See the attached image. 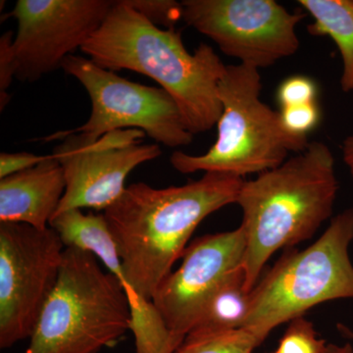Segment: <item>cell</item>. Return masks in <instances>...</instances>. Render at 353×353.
<instances>
[{
  "label": "cell",
  "mask_w": 353,
  "mask_h": 353,
  "mask_svg": "<svg viewBox=\"0 0 353 353\" xmlns=\"http://www.w3.org/2000/svg\"><path fill=\"white\" fill-rule=\"evenodd\" d=\"M243 182L240 176L209 172L201 180L165 189L132 183L104 211L127 282L139 296L152 301L197 226L236 203Z\"/></svg>",
  "instance_id": "1"
},
{
  "label": "cell",
  "mask_w": 353,
  "mask_h": 353,
  "mask_svg": "<svg viewBox=\"0 0 353 353\" xmlns=\"http://www.w3.org/2000/svg\"><path fill=\"white\" fill-rule=\"evenodd\" d=\"M81 50L110 71L131 70L150 77L171 95L192 134L209 131L222 114L218 85L226 66L214 50L199 44L194 54L176 29H161L115 1L101 27Z\"/></svg>",
  "instance_id": "2"
},
{
  "label": "cell",
  "mask_w": 353,
  "mask_h": 353,
  "mask_svg": "<svg viewBox=\"0 0 353 353\" xmlns=\"http://www.w3.org/2000/svg\"><path fill=\"white\" fill-rule=\"evenodd\" d=\"M338 192L333 153L320 141L309 143L277 168L243 182L236 203L243 213L248 292L272 255L314 236L333 214Z\"/></svg>",
  "instance_id": "3"
},
{
  "label": "cell",
  "mask_w": 353,
  "mask_h": 353,
  "mask_svg": "<svg viewBox=\"0 0 353 353\" xmlns=\"http://www.w3.org/2000/svg\"><path fill=\"white\" fill-rule=\"evenodd\" d=\"M131 318L120 281L94 255L67 248L26 353H99L129 331Z\"/></svg>",
  "instance_id": "4"
},
{
  "label": "cell",
  "mask_w": 353,
  "mask_h": 353,
  "mask_svg": "<svg viewBox=\"0 0 353 353\" xmlns=\"http://www.w3.org/2000/svg\"><path fill=\"white\" fill-rule=\"evenodd\" d=\"M261 88L259 69L226 66L218 85L223 110L214 145L201 155L174 152L172 166L183 174L214 172L243 178L277 168L290 153L303 152L307 136L285 129L281 113L260 99Z\"/></svg>",
  "instance_id": "5"
},
{
  "label": "cell",
  "mask_w": 353,
  "mask_h": 353,
  "mask_svg": "<svg viewBox=\"0 0 353 353\" xmlns=\"http://www.w3.org/2000/svg\"><path fill=\"white\" fill-rule=\"evenodd\" d=\"M353 208L333 218L324 234L303 250L288 248L250 290V308L243 328L266 340L284 323L318 304L353 299Z\"/></svg>",
  "instance_id": "6"
},
{
  "label": "cell",
  "mask_w": 353,
  "mask_h": 353,
  "mask_svg": "<svg viewBox=\"0 0 353 353\" xmlns=\"http://www.w3.org/2000/svg\"><path fill=\"white\" fill-rule=\"evenodd\" d=\"M61 68L81 83L92 102L87 122L61 134L94 143L109 132L136 129L169 148L187 146L194 141L180 109L163 88L131 82L74 54L65 58Z\"/></svg>",
  "instance_id": "7"
},
{
  "label": "cell",
  "mask_w": 353,
  "mask_h": 353,
  "mask_svg": "<svg viewBox=\"0 0 353 353\" xmlns=\"http://www.w3.org/2000/svg\"><path fill=\"white\" fill-rule=\"evenodd\" d=\"M65 245L51 227L0 223V347L31 338L54 289Z\"/></svg>",
  "instance_id": "8"
},
{
  "label": "cell",
  "mask_w": 353,
  "mask_h": 353,
  "mask_svg": "<svg viewBox=\"0 0 353 353\" xmlns=\"http://www.w3.org/2000/svg\"><path fill=\"white\" fill-rule=\"evenodd\" d=\"M183 20L241 64L267 68L299 50L296 27L306 14L274 0H183Z\"/></svg>",
  "instance_id": "9"
},
{
  "label": "cell",
  "mask_w": 353,
  "mask_h": 353,
  "mask_svg": "<svg viewBox=\"0 0 353 353\" xmlns=\"http://www.w3.org/2000/svg\"><path fill=\"white\" fill-rule=\"evenodd\" d=\"M145 134L141 130H119L94 143L60 132L44 138L62 141L52 154L63 168L66 190L55 215L71 209L105 211L115 203L127 189L129 174L162 154L157 143H141Z\"/></svg>",
  "instance_id": "10"
},
{
  "label": "cell",
  "mask_w": 353,
  "mask_h": 353,
  "mask_svg": "<svg viewBox=\"0 0 353 353\" xmlns=\"http://www.w3.org/2000/svg\"><path fill=\"white\" fill-rule=\"evenodd\" d=\"M111 0H18L9 16L17 21L14 37L16 76L34 83L61 68L108 18Z\"/></svg>",
  "instance_id": "11"
},
{
  "label": "cell",
  "mask_w": 353,
  "mask_h": 353,
  "mask_svg": "<svg viewBox=\"0 0 353 353\" xmlns=\"http://www.w3.org/2000/svg\"><path fill=\"white\" fill-rule=\"evenodd\" d=\"M246 250L243 227L205 234L185 248L182 264L158 288L152 303L172 334L185 338L221 285L243 270Z\"/></svg>",
  "instance_id": "12"
},
{
  "label": "cell",
  "mask_w": 353,
  "mask_h": 353,
  "mask_svg": "<svg viewBox=\"0 0 353 353\" xmlns=\"http://www.w3.org/2000/svg\"><path fill=\"white\" fill-rule=\"evenodd\" d=\"M66 190L64 171L51 153L41 164L0 180V223L50 227Z\"/></svg>",
  "instance_id": "13"
},
{
  "label": "cell",
  "mask_w": 353,
  "mask_h": 353,
  "mask_svg": "<svg viewBox=\"0 0 353 353\" xmlns=\"http://www.w3.org/2000/svg\"><path fill=\"white\" fill-rule=\"evenodd\" d=\"M50 227L60 236L65 248H77L94 255L120 281L130 306L143 299L127 282L115 239L104 214H83L81 209H71L53 216Z\"/></svg>",
  "instance_id": "14"
},
{
  "label": "cell",
  "mask_w": 353,
  "mask_h": 353,
  "mask_svg": "<svg viewBox=\"0 0 353 353\" xmlns=\"http://www.w3.org/2000/svg\"><path fill=\"white\" fill-rule=\"evenodd\" d=\"M299 3L314 19L308 25L312 36H328L340 50L343 59L341 90L353 92V0H299Z\"/></svg>",
  "instance_id": "15"
},
{
  "label": "cell",
  "mask_w": 353,
  "mask_h": 353,
  "mask_svg": "<svg viewBox=\"0 0 353 353\" xmlns=\"http://www.w3.org/2000/svg\"><path fill=\"white\" fill-rule=\"evenodd\" d=\"M245 270L221 285L206 304L192 333H216L243 328L250 313V292L245 287Z\"/></svg>",
  "instance_id": "16"
},
{
  "label": "cell",
  "mask_w": 353,
  "mask_h": 353,
  "mask_svg": "<svg viewBox=\"0 0 353 353\" xmlns=\"http://www.w3.org/2000/svg\"><path fill=\"white\" fill-rule=\"evenodd\" d=\"M248 328L216 333H192L173 353H253L264 341Z\"/></svg>",
  "instance_id": "17"
},
{
  "label": "cell",
  "mask_w": 353,
  "mask_h": 353,
  "mask_svg": "<svg viewBox=\"0 0 353 353\" xmlns=\"http://www.w3.org/2000/svg\"><path fill=\"white\" fill-rule=\"evenodd\" d=\"M328 343L318 336L312 323L304 316L290 322L276 352L279 353H323Z\"/></svg>",
  "instance_id": "18"
},
{
  "label": "cell",
  "mask_w": 353,
  "mask_h": 353,
  "mask_svg": "<svg viewBox=\"0 0 353 353\" xmlns=\"http://www.w3.org/2000/svg\"><path fill=\"white\" fill-rule=\"evenodd\" d=\"M128 6L157 27L175 29L176 23L183 20L182 2L174 0H125Z\"/></svg>",
  "instance_id": "19"
},
{
  "label": "cell",
  "mask_w": 353,
  "mask_h": 353,
  "mask_svg": "<svg viewBox=\"0 0 353 353\" xmlns=\"http://www.w3.org/2000/svg\"><path fill=\"white\" fill-rule=\"evenodd\" d=\"M317 85L305 76H292L281 83L278 90V101L282 108L303 105L316 102Z\"/></svg>",
  "instance_id": "20"
},
{
  "label": "cell",
  "mask_w": 353,
  "mask_h": 353,
  "mask_svg": "<svg viewBox=\"0 0 353 353\" xmlns=\"http://www.w3.org/2000/svg\"><path fill=\"white\" fill-rule=\"evenodd\" d=\"M281 117L288 131L299 136H306L319 123L320 111L316 102H313L282 108Z\"/></svg>",
  "instance_id": "21"
},
{
  "label": "cell",
  "mask_w": 353,
  "mask_h": 353,
  "mask_svg": "<svg viewBox=\"0 0 353 353\" xmlns=\"http://www.w3.org/2000/svg\"><path fill=\"white\" fill-rule=\"evenodd\" d=\"M13 32H6L0 38V90H1V109L10 101L6 94L13 78L16 76L15 57L13 51Z\"/></svg>",
  "instance_id": "22"
},
{
  "label": "cell",
  "mask_w": 353,
  "mask_h": 353,
  "mask_svg": "<svg viewBox=\"0 0 353 353\" xmlns=\"http://www.w3.org/2000/svg\"><path fill=\"white\" fill-rule=\"evenodd\" d=\"M50 155H38L30 152H2L0 154V180L31 169L46 161Z\"/></svg>",
  "instance_id": "23"
},
{
  "label": "cell",
  "mask_w": 353,
  "mask_h": 353,
  "mask_svg": "<svg viewBox=\"0 0 353 353\" xmlns=\"http://www.w3.org/2000/svg\"><path fill=\"white\" fill-rule=\"evenodd\" d=\"M341 148H343V161L353 176V134L343 141Z\"/></svg>",
  "instance_id": "24"
},
{
  "label": "cell",
  "mask_w": 353,
  "mask_h": 353,
  "mask_svg": "<svg viewBox=\"0 0 353 353\" xmlns=\"http://www.w3.org/2000/svg\"><path fill=\"white\" fill-rule=\"evenodd\" d=\"M323 353H353V347L348 343L341 345L328 343Z\"/></svg>",
  "instance_id": "25"
},
{
  "label": "cell",
  "mask_w": 353,
  "mask_h": 353,
  "mask_svg": "<svg viewBox=\"0 0 353 353\" xmlns=\"http://www.w3.org/2000/svg\"><path fill=\"white\" fill-rule=\"evenodd\" d=\"M341 333L343 334V336H347V338L352 339L353 340V332L352 330L347 328L345 326H340Z\"/></svg>",
  "instance_id": "26"
},
{
  "label": "cell",
  "mask_w": 353,
  "mask_h": 353,
  "mask_svg": "<svg viewBox=\"0 0 353 353\" xmlns=\"http://www.w3.org/2000/svg\"><path fill=\"white\" fill-rule=\"evenodd\" d=\"M179 345H168V347L165 348L163 352H162L161 353H173L174 350H175L176 348L179 347Z\"/></svg>",
  "instance_id": "27"
},
{
  "label": "cell",
  "mask_w": 353,
  "mask_h": 353,
  "mask_svg": "<svg viewBox=\"0 0 353 353\" xmlns=\"http://www.w3.org/2000/svg\"><path fill=\"white\" fill-rule=\"evenodd\" d=\"M272 353H279L278 352H272Z\"/></svg>",
  "instance_id": "28"
}]
</instances>
